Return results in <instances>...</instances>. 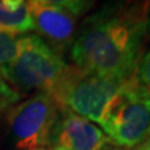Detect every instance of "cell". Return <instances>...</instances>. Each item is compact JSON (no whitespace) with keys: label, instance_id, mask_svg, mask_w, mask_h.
Here are the masks:
<instances>
[{"label":"cell","instance_id":"9a60e30c","mask_svg":"<svg viewBox=\"0 0 150 150\" xmlns=\"http://www.w3.org/2000/svg\"><path fill=\"white\" fill-rule=\"evenodd\" d=\"M134 150H150V138L146 142H143V143H140L139 146H136V147H134Z\"/></svg>","mask_w":150,"mask_h":150},{"label":"cell","instance_id":"5b68a950","mask_svg":"<svg viewBox=\"0 0 150 150\" xmlns=\"http://www.w3.org/2000/svg\"><path fill=\"white\" fill-rule=\"evenodd\" d=\"M63 108L49 93L35 92L7 114L11 136L18 149H40L52 143Z\"/></svg>","mask_w":150,"mask_h":150},{"label":"cell","instance_id":"277c9868","mask_svg":"<svg viewBox=\"0 0 150 150\" xmlns=\"http://www.w3.org/2000/svg\"><path fill=\"white\" fill-rule=\"evenodd\" d=\"M125 81L70 65L52 97L63 110H70L93 124H100L108 104Z\"/></svg>","mask_w":150,"mask_h":150},{"label":"cell","instance_id":"30bf717a","mask_svg":"<svg viewBox=\"0 0 150 150\" xmlns=\"http://www.w3.org/2000/svg\"><path fill=\"white\" fill-rule=\"evenodd\" d=\"M18 35L7 32H0V68L7 65L11 60L16 57L18 49Z\"/></svg>","mask_w":150,"mask_h":150},{"label":"cell","instance_id":"7a4b0ae2","mask_svg":"<svg viewBox=\"0 0 150 150\" xmlns=\"http://www.w3.org/2000/svg\"><path fill=\"white\" fill-rule=\"evenodd\" d=\"M70 65L61 54L38 35H21L16 57L0 68V75L21 95L45 92L50 96L59 88Z\"/></svg>","mask_w":150,"mask_h":150},{"label":"cell","instance_id":"2e32d148","mask_svg":"<svg viewBox=\"0 0 150 150\" xmlns=\"http://www.w3.org/2000/svg\"><path fill=\"white\" fill-rule=\"evenodd\" d=\"M31 150H49V149H46V147H40V149H31Z\"/></svg>","mask_w":150,"mask_h":150},{"label":"cell","instance_id":"8fae6325","mask_svg":"<svg viewBox=\"0 0 150 150\" xmlns=\"http://www.w3.org/2000/svg\"><path fill=\"white\" fill-rule=\"evenodd\" d=\"M21 97V93L17 92L10 83H7L0 75V118L3 117V114L10 111V108L14 107Z\"/></svg>","mask_w":150,"mask_h":150},{"label":"cell","instance_id":"ba28073f","mask_svg":"<svg viewBox=\"0 0 150 150\" xmlns=\"http://www.w3.org/2000/svg\"><path fill=\"white\" fill-rule=\"evenodd\" d=\"M33 31V22L29 7L25 6L18 11H7L0 4V32H7L13 35H27Z\"/></svg>","mask_w":150,"mask_h":150},{"label":"cell","instance_id":"4fadbf2b","mask_svg":"<svg viewBox=\"0 0 150 150\" xmlns=\"http://www.w3.org/2000/svg\"><path fill=\"white\" fill-rule=\"evenodd\" d=\"M0 4L4 7L7 11H18L28 6V0H0Z\"/></svg>","mask_w":150,"mask_h":150},{"label":"cell","instance_id":"52a82bcc","mask_svg":"<svg viewBox=\"0 0 150 150\" xmlns=\"http://www.w3.org/2000/svg\"><path fill=\"white\" fill-rule=\"evenodd\" d=\"M28 7L32 17L33 31H36L39 33L38 36L42 38L50 47L61 54V50L74 42L78 18L63 8L38 0H28Z\"/></svg>","mask_w":150,"mask_h":150},{"label":"cell","instance_id":"8992f818","mask_svg":"<svg viewBox=\"0 0 150 150\" xmlns=\"http://www.w3.org/2000/svg\"><path fill=\"white\" fill-rule=\"evenodd\" d=\"M52 143L61 150H114V145L96 124L70 110L61 111Z\"/></svg>","mask_w":150,"mask_h":150},{"label":"cell","instance_id":"6da1fadb","mask_svg":"<svg viewBox=\"0 0 150 150\" xmlns=\"http://www.w3.org/2000/svg\"><path fill=\"white\" fill-rule=\"evenodd\" d=\"M145 36L140 6L110 4L85 21L72 42L71 59L83 71L128 79L136 72Z\"/></svg>","mask_w":150,"mask_h":150},{"label":"cell","instance_id":"9c48e42d","mask_svg":"<svg viewBox=\"0 0 150 150\" xmlns=\"http://www.w3.org/2000/svg\"><path fill=\"white\" fill-rule=\"evenodd\" d=\"M38 1L63 8V10L68 11L70 14L78 18V17H82L85 13L91 10L95 0H38Z\"/></svg>","mask_w":150,"mask_h":150},{"label":"cell","instance_id":"e0dca14e","mask_svg":"<svg viewBox=\"0 0 150 150\" xmlns=\"http://www.w3.org/2000/svg\"><path fill=\"white\" fill-rule=\"evenodd\" d=\"M53 150H61V149H57V147H54V149Z\"/></svg>","mask_w":150,"mask_h":150},{"label":"cell","instance_id":"7c38bea8","mask_svg":"<svg viewBox=\"0 0 150 150\" xmlns=\"http://www.w3.org/2000/svg\"><path fill=\"white\" fill-rule=\"evenodd\" d=\"M135 75L138 76V79H139L143 85H146L150 89V52H147V53L140 59Z\"/></svg>","mask_w":150,"mask_h":150},{"label":"cell","instance_id":"3957f363","mask_svg":"<svg viewBox=\"0 0 150 150\" xmlns=\"http://www.w3.org/2000/svg\"><path fill=\"white\" fill-rule=\"evenodd\" d=\"M110 142L134 149L150 138V89L136 75L125 81L99 124Z\"/></svg>","mask_w":150,"mask_h":150},{"label":"cell","instance_id":"5bb4252c","mask_svg":"<svg viewBox=\"0 0 150 150\" xmlns=\"http://www.w3.org/2000/svg\"><path fill=\"white\" fill-rule=\"evenodd\" d=\"M143 14H145V25H146V35L150 36V0H147L146 3V7L143 10Z\"/></svg>","mask_w":150,"mask_h":150}]
</instances>
